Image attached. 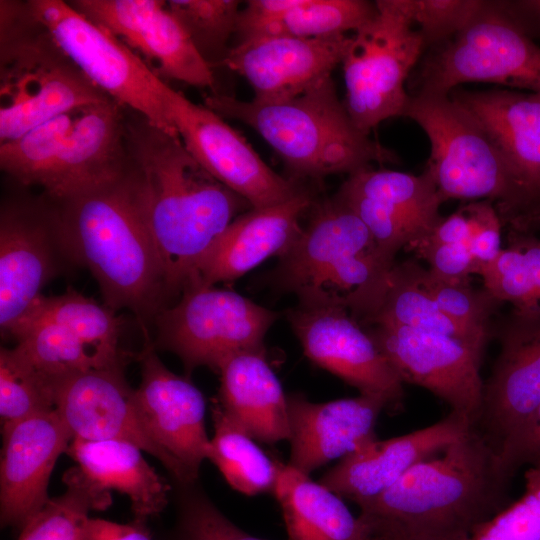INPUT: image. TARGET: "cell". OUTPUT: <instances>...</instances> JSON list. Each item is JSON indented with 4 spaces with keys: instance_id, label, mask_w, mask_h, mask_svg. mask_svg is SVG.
Returning a JSON list of instances; mask_svg holds the SVG:
<instances>
[{
    "instance_id": "cell-11",
    "label": "cell",
    "mask_w": 540,
    "mask_h": 540,
    "mask_svg": "<svg viewBox=\"0 0 540 540\" xmlns=\"http://www.w3.org/2000/svg\"><path fill=\"white\" fill-rule=\"evenodd\" d=\"M278 314L227 289L188 282L173 306L154 318L155 347L176 354L185 371L207 366L218 372L230 357L264 350Z\"/></svg>"
},
{
    "instance_id": "cell-44",
    "label": "cell",
    "mask_w": 540,
    "mask_h": 540,
    "mask_svg": "<svg viewBox=\"0 0 540 540\" xmlns=\"http://www.w3.org/2000/svg\"><path fill=\"white\" fill-rule=\"evenodd\" d=\"M472 221V234L467 243L477 264L492 261L502 250V220L491 201L480 200L465 206Z\"/></svg>"
},
{
    "instance_id": "cell-38",
    "label": "cell",
    "mask_w": 540,
    "mask_h": 540,
    "mask_svg": "<svg viewBox=\"0 0 540 540\" xmlns=\"http://www.w3.org/2000/svg\"><path fill=\"white\" fill-rule=\"evenodd\" d=\"M54 382L38 370L16 345L0 351L2 426L54 410Z\"/></svg>"
},
{
    "instance_id": "cell-42",
    "label": "cell",
    "mask_w": 540,
    "mask_h": 540,
    "mask_svg": "<svg viewBox=\"0 0 540 540\" xmlns=\"http://www.w3.org/2000/svg\"><path fill=\"white\" fill-rule=\"evenodd\" d=\"M426 48L436 46L465 27L483 8L481 0H403Z\"/></svg>"
},
{
    "instance_id": "cell-12",
    "label": "cell",
    "mask_w": 540,
    "mask_h": 540,
    "mask_svg": "<svg viewBox=\"0 0 540 540\" xmlns=\"http://www.w3.org/2000/svg\"><path fill=\"white\" fill-rule=\"evenodd\" d=\"M27 3L34 17L95 86L154 126L178 135L164 102L167 84L135 52L69 2Z\"/></svg>"
},
{
    "instance_id": "cell-37",
    "label": "cell",
    "mask_w": 540,
    "mask_h": 540,
    "mask_svg": "<svg viewBox=\"0 0 540 540\" xmlns=\"http://www.w3.org/2000/svg\"><path fill=\"white\" fill-rule=\"evenodd\" d=\"M14 339L30 362L53 382L73 373L105 369L74 332L53 321H29Z\"/></svg>"
},
{
    "instance_id": "cell-15",
    "label": "cell",
    "mask_w": 540,
    "mask_h": 540,
    "mask_svg": "<svg viewBox=\"0 0 540 540\" xmlns=\"http://www.w3.org/2000/svg\"><path fill=\"white\" fill-rule=\"evenodd\" d=\"M286 318L311 361L360 394L381 398L387 410L402 408L404 383L347 307L299 302L287 310Z\"/></svg>"
},
{
    "instance_id": "cell-35",
    "label": "cell",
    "mask_w": 540,
    "mask_h": 540,
    "mask_svg": "<svg viewBox=\"0 0 540 540\" xmlns=\"http://www.w3.org/2000/svg\"><path fill=\"white\" fill-rule=\"evenodd\" d=\"M214 437L210 440L208 459L221 471L227 482L246 495L274 491L277 463L273 462L220 406L213 408Z\"/></svg>"
},
{
    "instance_id": "cell-14",
    "label": "cell",
    "mask_w": 540,
    "mask_h": 540,
    "mask_svg": "<svg viewBox=\"0 0 540 540\" xmlns=\"http://www.w3.org/2000/svg\"><path fill=\"white\" fill-rule=\"evenodd\" d=\"M164 102L170 122L192 157L251 207L281 203L304 189L272 170L244 136L204 104H195L168 84Z\"/></svg>"
},
{
    "instance_id": "cell-33",
    "label": "cell",
    "mask_w": 540,
    "mask_h": 540,
    "mask_svg": "<svg viewBox=\"0 0 540 540\" xmlns=\"http://www.w3.org/2000/svg\"><path fill=\"white\" fill-rule=\"evenodd\" d=\"M34 320L62 324L74 332L105 368L122 367L125 355L118 340L122 321L105 304L100 305L72 288L56 296L42 295L15 330Z\"/></svg>"
},
{
    "instance_id": "cell-25",
    "label": "cell",
    "mask_w": 540,
    "mask_h": 540,
    "mask_svg": "<svg viewBox=\"0 0 540 540\" xmlns=\"http://www.w3.org/2000/svg\"><path fill=\"white\" fill-rule=\"evenodd\" d=\"M314 202L303 189L286 201L238 215L203 254L186 284L236 280L269 257H281L300 234L301 217Z\"/></svg>"
},
{
    "instance_id": "cell-36",
    "label": "cell",
    "mask_w": 540,
    "mask_h": 540,
    "mask_svg": "<svg viewBox=\"0 0 540 540\" xmlns=\"http://www.w3.org/2000/svg\"><path fill=\"white\" fill-rule=\"evenodd\" d=\"M63 495L49 498L21 529L18 540H84L90 510H104L112 502L110 492L92 483L80 470L69 469Z\"/></svg>"
},
{
    "instance_id": "cell-30",
    "label": "cell",
    "mask_w": 540,
    "mask_h": 540,
    "mask_svg": "<svg viewBox=\"0 0 540 540\" xmlns=\"http://www.w3.org/2000/svg\"><path fill=\"white\" fill-rule=\"evenodd\" d=\"M66 453L97 487L127 495L135 518L146 520L166 507L170 486L146 462L136 445L119 440L73 438Z\"/></svg>"
},
{
    "instance_id": "cell-6",
    "label": "cell",
    "mask_w": 540,
    "mask_h": 540,
    "mask_svg": "<svg viewBox=\"0 0 540 540\" xmlns=\"http://www.w3.org/2000/svg\"><path fill=\"white\" fill-rule=\"evenodd\" d=\"M300 234L281 256L278 285L302 303H336L359 315L376 299L394 263L378 251L367 227L336 195L314 202Z\"/></svg>"
},
{
    "instance_id": "cell-1",
    "label": "cell",
    "mask_w": 540,
    "mask_h": 540,
    "mask_svg": "<svg viewBox=\"0 0 540 540\" xmlns=\"http://www.w3.org/2000/svg\"><path fill=\"white\" fill-rule=\"evenodd\" d=\"M125 145L171 299L238 213L252 207L210 175L178 135L127 108Z\"/></svg>"
},
{
    "instance_id": "cell-29",
    "label": "cell",
    "mask_w": 540,
    "mask_h": 540,
    "mask_svg": "<svg viewBox=\"0 0 540 540\" xmlns=\"http://www.w3.org/2000/svg\"><path fill=\"white\" fill-rule=\"evenodd\" d=\"M376 13L365 0H249L241 9L238 40L258 35L324 38L355 32Z\"/></svg>"
},
{
    "instance_id": "cell-8",
    "label": "cell",
    "mask_w": 540,
    "mask_h": 540,
    "mask_svg": "<svg viewBox=\"0 0 540 540\" xmlns=\"http://www.w3.org/2000/svg\"><path fill=\"white\" fill-rule=\"evenodd\" d=\"M403 117L415 121L429 139L425 169L444 201L488 200L509 230H540L499 150L449 95L410 94Z\"/></svg>"
},
{
    "instance_id": "cell-18",
    "label": "cell",
    "mask_w": 540,
    "mask_h": 540,
    "mask_svg": "<svg viewBox=\"0 0 540 540\" xmlns=\"http://www.w3.org/2000/svg\"><path fill=\"white\" fill-rule=\"evenodd\" d=\"M368 331L403 383L423 387L474 423L482 401V355L453 338L372 324Z\"/></svg>"
},
{
    "instance_id": "cell-21",
    "label": "cell",
    "mask_w": 540,
    "mask_h": 540,
    "mask_svg": "<svg viewBox=\"0 0 540 540\" xmlns=\"http://www.w3.org/2000/svg\"><path fill=\"white\" fill-rule=\"evenodd\" d=\"M349 42L348 34L324 38L252 36L230 47L220 65L246 79L254 92L252 100L280 102L332 77Z\"/></svg>"
},
{
    "instance_id": "cell-24",
    "label": "cell",
    "mask_w": 540,
    "mask_h": 540,
    "mask_svg": "<svg viewBox=\"0 0 540 540\" xmlns=\"http://www.w3.org/2000/svg\"><path fill=\"white\" fill-rule=\"evenodd\" d=\"M471 421L449 412L441 420L411 433L374 439L328 471L320 484L359 507L376 498L418 463L438 455L466 434Z\"/></svg>"
},
{
    "instance_id": "cell-41",
    "label": "cell",
    "mask_w": 540,
    "mask_h": 540,
    "mask_svg": "<svg viewBox=\"0 0 540 540\" xmlns=\"http://www.w3.org/2000/svg\"><path fill=\"white\" fill-rule=\"evenodd\" d=\"M466 540H540V465L524 473V492Z\"/></svg>"
},
{
    "instance_id": "cell-16",
    "label": "cell",
    "mask_w": 540,
    "mask_h": 540,
    "mask_svg": "<svg viewBox=\"0 0 540 540\" xmlns=\"http://www.w3.org/2000/svg\"><path fill=\"white\" fill-rule=\"evenodd\" d=\"M335 195L360 218L390 263L403 246L427 238L443 219L444 200L426 169L413 175L366 167L350 174Z\"/></svg>"
},
{
    "instance_id": "cell-7",
    "label": "cell",
    "mask_w": 540,
    "mask_h": 540,
    "mask_svg": "<svg viewBox=\"0 0 540 540\" xmlns=\"http://www.w3.org/2000/svg\"><path fill=\"white\" fill-rule=\"evenodd\" d=\"M108 99L57 45L27 1H0V144L71 109Z\"/></svg>"
},
{
    "instance_id": "cell-39",
    "label": "cell",
    "mask_w": 540,
    "mask_h": 540,
    "mask_svg": "<svg viewBox=\"0 0 540 540\" xmlns=\"http://www.w3.org/2000/svg\"><path fill=\"white\" fill-rule=\"evenodd\" d=\"M170 12L183 26L195 47L213 68L220 65L236 35L240 1L236 0H169Z\"/></svg>"
},
{
    "instance_id": "cell-43",
    "label": "cell",
    "mask_w": 540,
    "mask_h": 540,
    "mask_svg": "<svg viewBox=\"0 0 540 540\" xmlns=\"http://www.w3.org/2000/svg\"><path fill=\"white\" fill-rule=\"evenodd\" d=\"M172 540H264L243 531L207 498L189 496L182 504Z\"/></svg>"
},
{
    "instance_id": "cell-4",
    "label": "cell",
    "mask_w": 540,
    "mask_h": 540,
    "mask_svg": "<svg viewBox=\"0 0 540 540\" xmlns=\"http://www.w3.org/2000/svg\"><path fill=\"white\" fill-rule=\"evenodd\" d=\"M204 105L254 129L279 155L295 179L348 175L397 156L361 131L329 77L304 93L273 103L212 92Z\"/></svg>"
},
{
    "instance_id": "cell-46",
    "label": "cell",
    "mask_w": 540,
    "mask_h": 540,
    "mask_svg": "<svg viewBox=\"0 0 540 540\" xmlns=\"http://www.w3.org/2000/svg\"><path fill=\"white\" fill-rule=\"evenodd\" d=\"M499 456L504 468L514 477L522 467L540 465V403L504 442Z\"/></svg>"
},
{
    "instance_id": "cell-26",
    "label": "cell",
    "mask_w": 540,
    "mask_h": 540,
    "mask_svg": "<svg viewBox=\"0 0 540 540\" xmlns=\"http://www.w3.org/2000/svg\"><path fill=\"white\" fill-rule=\"evenodd\" d=\"M449 96L499 150L540 221V92L455 88Z\"/></svg>"
},
{
    "instance_id": "cell-2",
    "label": "cell",
    "mask_w": 540,
    "mask_h": 540,
    "mask_svg": "<svg viewBox=\"0 0 540 540\" xmlns=\"http://www.w3.org/2000/svg\"><path fill=\"white\" fill-rule=\"evenodd\" d=\"M514 476L473 427L360 506L370 534L386 540H466L512 501Z\"/></svg>"
},
{
    "instance_id": "cell-5",
    "label": "cell",
    "mask_w": 540,
    "mask_h": 540,
    "mask_svg": "<svg viewBox=\"0 0 540 540\" xmlns=\"http://www.w3.org/2000/svg\"><path fill=\"white\" fill-rule=\"evenodd\" d=\"M126 108L108 99L76 107L0 144L1 170L61 201L122 174Z\"/></svg>"
},
{
    "instance_id": "cell-34",
    "label": "cell",
    "mask_w": 540,
    "mask_h": 540,
    "mask_svg": "<svg viewBox=\"0 0 540 540\" xmlns=\"http://www.w3.org/2000/svg\"><path fill=\"white\" fill-rule=\"evenodd\" d=\"M508 247L490 262L480 264L484 288L513 310L540 313V238L509 230Z\"/></svg>"
},
{
    "instance_id": "cell-20",
    "label": "cell",
    "mask_w": 540,
    "mask_h": 540,
    "mask_svg": "<svg viewBox=\"0 0 540 540\" xmlns=\"http://www.w3.org/2000/svg\"><path fill=\"white\" fill-rule=\"evenodd\" d=\"M472 427L498 451L540 403V313L512 310Z\"/></svg>"
},
{
    "instance_id": "cell-47",
    "label": "cell",
    "mask_w": 540,
    "mask_h": 540,
    "mask_svg": "<svg viewBox=\"0 0 540 540\" xmlns=\"http://www.w3.org/2000/svg\"><path fill=\"white\" fill-rule=\"evenodd\" d=\"M84 540L152 539L144 519L135 518L130 523L119 524L100 518H89L84 531Z\"/></svg>"
},
{
    "instance_id": "cell-22",
    "label": "cell",
    "mask_w": 540,
    "mask_h": 540,
    "mask_svg": "<svg viewBox=\"0 0 540 540\" xmlns=\"http://www.w3.org/2000/svg\"><path fill=\"white\" fill-rule=\"evenodd\" d=\"M54 390L56 410L74 438L134 444L156 457L181 483L177 464L141 423L134 390L127 384L122 367L73 373L55 380Z\"/></svg>"
},
{
    "instance_id": "cell-13",
    "label": "cell",
    "mask_w": 540,
    "mask_h": 540,
    "mask_svg": "<svg viewBox=\"0 0 540 540\" xmlns=\"http://www.w3.org/2000/svg\"><path fill=\"white\" fill-rule=\"evenodd\" d=\"M70 261L54 203L45 198L5 201L0 212V327L15 330L43 295L42 289Z\"/></svg>"
},
{
    "instance_id": "cell-49",
    "label": "cell",
    "mask_w": 540,
    "mask_h": 540,
    "mask_svg": "<svg viewBox=\"0 0 540 540\" xmlns=\"http://www.w3.org/2000/svg\"><path fill=\"white\" fill-rule=\"evenodd\" d=\"M503 11L531 39H540V0L498 1Z\"/></svg>"
},
{
    "instance_id": "cell-3",
    "label": "cell",
    "mask_w": 540,
    "mask_h": 540,
    "mask_svg": "<svg viewBox=\"0 0 540 540\" xmlns=\"http://www.w3.org/2000/svg\"><path fill=\"white\" fill-rule=\"evenodd\" d=\"M52 202L68 258L91 272L104 304L115 312L131 310L142 327L153 321L169 299L128 160L124 172L114 179Z\"/></svg>"
},
{
    "instance_id": "cell-32",
    "label": "cell",
    "mask_w": 540,
    "mask_h": 540,
    "mask_svg": "<svg viewBox=\"0 0 540 540\" xmlns=\"http://www.w3.org/2000/svg\"><path fill=\"white\" fill-rule=\"evenodd\" d=\"M361 323L388 324L453 338L483 356L489 331L465 326L441 311L412 277L406 261L387 273L379 296Z\"/></svg>"
},
{
    "instance_id": "cell-45",
    "label": "cell",
    "mask_w": 540,
    "mask_h": 540,
    "mask_svg": "<svg viewBox=\"0 0 540 540\" xmlns=\"http://www.w3.org/2000/svg\"><path fill=\"white\" fill-rule=\"evenodd\" d=\"M412 246L430 264L429 269L444 279L468 282L469 275L475 274L476 261L466 243L436 244L420 240Z\"/></svg>"
},
{
    "instance_id": "cell-23",
    "label": "cell",
    "mask_w": 540,
    "mask_h": 540,
    "mask_svg": "<svg viewBox=\"0 0 540 540\" xmlns=\"http://www.w3.org/2000/svg\"><path fill=\"white\" fill-rule=\"evenodd\" d=\"M2 433L1 525L22 529L49 499L54 465L74 437L56 408L2 426Z\"/></svg>"
},
{
    "instance_id": "cell-50",
    "label": "cell",
    "mask_w": 540,
    "mask_h": 540,
    "mask_svg": "<svg viewBox=\"0 0 540 540\" xmlns=\"http://www.w3.org/2000/svg\"><path fill=\"white\" fill-rule=\"evenodd\" d=\"M366 540H386V539L377 535L369 534Z\"/></svg>"
},
{
    "instance_id": "cell-9",
    "label": "cell",
    "mask_w": 540,
    "mask_h": 540,
    "mask_svg": "<svg viewBox=\"0 0 540 540\" xmlns=\"http://www.w3.org/2000/svg\"><path fill=\"white\" fill-rule=\"evenodd\" d=\"M414 76L409 94L449 95L468 82L540 92V47L498 1H485L465 27L429 49Z\"/></svg>"
},
{
    "instance_id": "cell-48",
    "label": "cell",
    "mask_w": 540,
    "mask_h": 540,
    "mask_svg": "<svg viewBox=\"0 0 540 540\" xmlns=\"http://www.w3.org/2000/svg\"><path fill=\"white\" fill-rule=\"evenodd\" d=\"M472 234V221L465 206L443 218L431 234L422 240L436 244L468 243Z\"/></svg>"
},
{
    "instance_id": "cell-31",
    "label": "cell",
    "mask_w": 540,
    "mask_h": 540,
    "mask_svg": "<svg viewBox=\"0 0 540 540\" xmlns=\"http://www.w3.org/2000/svg\"><path fill=\"white\" fill-rule=\"evenodd\" d=\"M277 463L274 489L289 540H366L369 528L341 497L290 464Z\"/></svg>"
},
{
    "instance_id": "cell-28",
    "label": "cell",
    "mask_w": 540,
    "mask_h": 540,
    "mask_svg": "<svg viewBox=\"0 0 540 540\" xmlns=\"http://www.w3.org/2000/svg\"><path fill=\"white\" fill-rule=\"evenodd\" d=\"M220 406L253 439H290L287 397L266 362L264 350L227 359L220 367Z\"/></svg>"
},
{
    "instance_id": "cell-27",
    "label": "cell",
    "mask_w": 540,
    "mask_h": 540,
    "mask_svg": "<svg viewBox=\"0 0 540 540\" xmlns=\"http://www.w3.org/2000/svg\"><path fill=\"white\" fill-rule=\"evenodd\" d=\"M291 456L289 464L309 475L376 439L375 426L387 410L379 397H357L312 403L301 395L287 397Z\"/></svg>"
},
{
    "instance_id": "cell-10",
    "label": "cell",
    "mask_w": 540,
    "mask_h": 540,
    "mask_svg": "<svg viewBox=\"0 0 540 540\" xmlns=\"http://www.w3.org/2000/svg\"><path fill=\"white\" fill-rule=\"evenodd\" d=\"M376 13L350 35L341 62L344 105L364 133L403 116L410 94L405 84L425 51L403 0H377Z\"/></svg>"
},
{
    "instance_id": "cell-19",
    "label": "cell",
    "mask_w": 540,
    "mask_h": 540,
    "mask_svg": "<svg viewBox=\"0 0 540 540\" xmlns=\"http://www.w3.org/2000/svg\"><path fill=\"white\" fill-rule=\"evenodd\" d=\"M139 360L141 382L134 390L139 419L152 439L177 464L181 483L191 484L197 479L210 448L204 423V397L190 381L164 366L149 340Z\"/></svg>"
},
{
    "instance_id": "cell-17",
    "label": "cell",
    "mask_w": 540,
    "mask_h": 540,
    "mask_svg": "<svg viewBox=\"0 0 540 540\" xmlns=\"http://www.w3.org/2000/svg\"><path fill=\"white\" fill-rule=\"evenodd\" d=\"M78 12L135 52L161 78L214 88L212 67L163 0H73Z\"/></svg>"
},
{
    "instance_id": "cell-40",
    "label": "cell",
    "mask_w": 540,
    "mask_h": 540,
    "mask_svg": "<svg viewBox=\"0 0 540 540\" xmlns=\"http://www.w3.org/2000/svg\"><path fill=\"white\" fill-rule=\"evenodd\" d=\"M406 263L416 283L443 313L462 325L490 332L489 320L502 304L490 292L474 289L469 282L444 279L413 261Z\"/></svg>"
}]
</instances>
